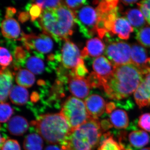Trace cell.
<instances>
[{"instance_id": "obj_1", "label": "cell", "mask_w": 150, "mask_h": 150, "mask_svg": "<svg viewBox=\"0 0 150 150\" xmlns=\"http://www.w3.org/2000/svg\"><path fill=\"white\" fill-rule=\"evenodd\" d=\"M143 79L142 71L133 64L115 66L113 74L103 84V90L111 100L129 97L138 88Z\"/></svg>"}, {"instance_id": "obj_2", "label": "cell", "mask_w": 150, "mask_h": 150, "mask_svg": "<svg viewBox=\"0 0 150 150\" xmlns=\"http://www.w3.org/2000/svg\"><path fill=\"white\" fill-rule=\"evenodd\" d=\"M103 133L99 119L91 118L71 130L60 145L62 150H94L99 145Z\"/></svg>"}, {"instance_id": "obj_3", "label": "cell", "mask_w": 150, "mask_h": 150, "mask_svg": "<svg viewBox=\"0 0 150 150\" xmlns=\"http://www.w3.org/2000/svg\"><path fill=\"white\" fill-rule=\"evenodd\" d=\"M38 133L46 142L52 144H60L71 131L66 119L61 113L40 115L31 122Z\"/></svg>"}, {"instance_id": "obj_4", "label": "cell", "mask_w": 150, "mask_h": 150, "mask_svg": "<svg viewBox=\"0 0 150 150\" xmlns=\"http://www.w3.org/2000/svg\"><path fill=\"white\" fill-rule=\"evenodd\" d=\"M60 113L66 119L71 130L77 128L91 118L85 102L74 97L67 98L62 104Z\"/></svg>"}, {"instance_id": "obj_5", "label": "cell", "mask_w": 150, "mask_h": 150, "mask_svg": "<svg viewBox=\"0 0 150 150\" xmlns=\"http://www.w3.org/2000/svg\"><path fill=\"white\" fill-rule=\"evenodd\" d=\"M75 22L84 37L90 38L97 35V25L98 16L96 10L92 7L86 6L74 11Z\"/></svg>"}, {"instance_id": "obj_6", "label": "cell", "mask_w": 150, "mask_h": 150, "mask_svg": "<svg viewBox=\"0 0 150 150\" xmlns=\"http://www.w3.org/2000/svg\"><path fill=\"white\" fill-rule=\"evenodd\" d=\"M107 43L105 55L114 66L131 64V48L126 42L111 38L105 40Z\"/></svg>"}, {"instance_id": "obj_7", "label": "cell", "mask_w": 150, "mask_h": 150, "mask_svg": "<svg viewBox=\"0 0 150 150\" xmlns=\"http://www.w3.org/2000/svg\"><path fill=\"white\" fill-rule=\"evenodd\" d=\"M118 142L124 150H137L149 144L150 136L146 131L136 130L128 133L122 131L118 135Z\"/></svg>"}, {"instance_id": "obj_8", "label": "cell", "mask_w": 150, "mask_h": 150, "mask_svg": "<svg viewBox=\"0 0 150 150\" xmlns=\"http://www.w3.org/2000/svg\"><path fill=\"white\" fill-rule=\"evenodd\" d=\"M54 10L62 40H67L69 39V36L72 35L74 32L73 29L76 23L74 13L65 5V3L54 9Z\"/></svg>"}, {"instance_id": "obj_9", "label": "cell", "mask_w": 150, "mask_h": 150, "mask_svg": "<svg viewBox=\"0 0 150 150\" xmlns=\"http://www.w3.org/2000/svg\"><path fill=\"white\" fill-rule=\"evenodd\" d=\"M18 40L22 42L27 51L34 50L43 54L49 53L53 49V41L49 35L45 33L35 35L23 33L21 37Z\"/></svg>"}, {"instance_id": "obj_10", "label": "cell", "mask_w": 150, "mask_h": 150, "mask_svg": "<svg viewBox=\"0 0 150 150\" xmlns=\"http://www.w3.org/2000/svg\"><path fill=\"white\" fill-rule=\"evenodd\" d=\"M60 55L62 65L67 69H74L83 59L77 46L69 39L65 40Z\"/></svg>"}, {"instance_id": "obj_11", "label": "cell", "mask_w": 150, "mask_h": 150, "mask_svg": "<svg viewBox=\"0 0 150 150\" xmlns=\"http://www.w3.org/2000/svg\"><path fill=\"white\" fill-rule=\"evenodd\" d=\"M143 79L134 92L135 102L140 108L150 105V67L142 71Z\"/></svg>"}, {"instance_id": "obj_12", "label": "cell", "mask_w": 150, "mask_h": 150, "mask_svg": "<svg viewBox=\"0 0 150 150\" xmlns=\"http://www.w3.org/2000/svg\"><path fill=\"white\" fill-rule=\"evenodd\" d=\"M84 102L88 112L91 118L98 119L105 111L107 103L99 95H91L86 98Z\"/></svg>"}, {"instance_id": "obj_13", "label": "cell", "mask_w": 150, "mask_h": 150, "mask_svg": "<svg viewBox=\"0 0 150 150\" xmlns=\"http://www.w3.org/2000/svg\"><path fill=\"white\" fill-rule=\"evenodd\" d=\"M92 67L95 72L102 79V86L113 74L115 68V66L104 56H99L95 59Z\"/></svg>"}, {"instance_id": "obj_14", "label": "cell", "mask_w": 150, "mask_h": 150, "mask_svg": "<svg viewBox=\"0 0 150 150\" xmlns=\"http://www.w3.org/2000/svg\"><path fill=\"white\" fill-rule=\"evenodd\" d=\"M68 83L70 92L77 98L83 99L88 95L91 88L86 79L70 76Z\"/></svg>"}, {"instance_id": "obj_15", "label": "cell", "mask_w": 150, "mask_h": 150, "mask_svg": "<svg viewBox=\"0 0 150 150\" xmlns=\"http://www.w3.org/2000/svg\"><path fill=\"white\" fill-rule=\"evenodd\" d=\"M149 58L146 50L141 45L134 43L131 46V64L138 67L141 71L149 67L148 63Z\"/></svg>"}, {"instance_id": "obj_16", "label": "cell", "mask_w": 150, "mask_h": 150, "mask_svg": "<svg viewBox=\"0 0 150 150\" xmlns=\"http://www.w3.org/2000/svg\"><path fill=\"white\" fill-rule=\"evenodd\" d=\"M13 76L10 70L2 68L0 72V100L5 102L12 86Z\"/></svg>"}, {"instance_id": "obj_17", "label": "cell", "mask_w": 150, "mask_h": 150, "mask_svg": "<svg viewBox=\"0 0 150 150\" xmlns=\"http://www.w3.org/2000/svg\"><path fill=\"white\" fill-rule=\"evenodd\" d=\"M134 31V28L127 19L118 17L113 25L111 34L112 36L116 35L120 39L127 40Z\"/></svg>"}, {"instance_id": "obj_18", "label": "cell", "mask_w": 150, "mask_h": 150, "mask_svg": "<svg viewBox=\"0 0 150 150\" xmlns=\"http://www.w3.org/2000/svg\"><path fill=\"white\" fill-rule=\"evenodd\" d=\"M29 128L27 120L24 117L16 115L11 118L8 124V129L11 135L22 136Z\"/></svg>"}, {"instance_id": "obj_19", "label": "cell", "mask_w": 150, "mask_h": 150, "mask_svg": "<svg viewBox=\"0 0 150 150\" xmlns=\"http://www.w3.org/2000/svg\"><path fill=\"white\" fill-rule=\"evenodd\" d=\"M1 28L3 35L9 39L17 38L20 34L19 25L14 18H6L4 20L1 24Z\"/></svg>"}, {"instance_id": "obj_20", "label": "cell", "mask_w": 150, "mask_h": 150, "mask_svg": "<svg viewBox=\"0 0 150 150\" xmlns=\"http://www.w3.org/2000/svg\"><path fill=\"white\" fill-rule=\"evenodd\" d=\"M109 120L115 129H126L129 125V115L125 110L122 109H115L113 110L110 114Z\"/></svg>"}, {"instance_id": "obj_21", "label": "cell", "mask_w": 150, "mask_h": 150, "mask_svg": "<svg viewBox=\"0 0 150 150\" xmlns=\"http://www.w3.org/2000/svg\"><path fill=\"white\" fill-rule=\"evenodd\" d=\"M124 15L134 27L136 32L146 25V19L141 11L138 9H128L124 13Z\"/></svg>"}, {"instance_id": "obj_22", "label": "cell", "mask_w": 150, "mask_h": 150, "mask_svg": "<svg viewBox=\"0 0 150 150\" xmlns=\"http://www.w3.org/2000/svg\"><path fill=\"white\" fill-rule=\"evenodd\" d=\"M88 56L98 57L102 55L105 49L104 43L98 38L95 37L88 40L84 48Z\"/></svg>"}, {"instance_id": "obj_23", "label": "cell", "mask_w": 150, "mask_h": 150, "mask_svg": "<svg viewBox=\"0 0 150 150\" xmlns=\"http://www.w3.org/2000/svg\"><path fill=\"white\" fill-rule=\"evenodd\" d=\"M9 96L13 103L22 105L27 103L29 94L26 88L21 86H14L11 89Z\"/></svg>"}, {"instance_id": "obj_24", "label": "cell", "mask_w": 150, "mask_h": 150, "mask_svg": "<svg viewBox=\"0 0 150 150\" xmlns=\"http://www.w3.org/2000/svg\"><path fill=\"white\" fill-rule=\"evenodd\" d=\"M98 150H124L109 131L103 134Z\"/></svg>"}, {"instance_id": "obj_25", "label": "cell", "mask_w": 150, "mask_h": 150, "mask_svg": "<svg viewBox=\"0 0 150 150\" xmlns=\"http://www.w3.org/2000/svg\"><path fill=\"white\" fill-rule=\"evenodd\" d=\"M16 81L21 86L29 88L35 82V78L31 72L25 69H21L17 73Z\"/></svg>"}, {"instance_id": "obj_26", "label": "cell", "mask_w": 150, "mask_h": 150, "mask_svg": "<svg viewBox=\"0 0 150 150\" xmlns=\"http://www.w3.org/2000/svg\"><path fill=\"white\" fill-rule=\"evenodd\" d=\"M23 146L25 150H42L43 139L38 134H30L25 139Z\"/></svg>"}, {"instance_id": "obj_27", "label": "cell", "mask_w": 150, "mask_h": 150, "mask_svg": "<svg viewBox=\"0 0 150 150\" xmlns=\"http://www.w3.org/2000/svg\"><path fill=\"white\" fill-rule=\"evenodd\" d=\"M26 68L34 74H40L44 69V62L39 57L31 56L25 62Z\"/></svg>"}, {"instance_id": "obj_28", "label": "cell", "mask_w": 150, "mask_h": 150, "mask_svg": "<svg viewBox=\"0 0 150 150\" xmlns=\"http://www.w3.org/2000/svg\"><path fill=\"white\" fill-rule=\"evenodd\" d=\"M119 1L114 0H105L99 2L96 8L98 16L109 13L118 6Z\"/></svg>"}, {"instance_id": "obj_29", "label": "cell", "mask_w": 150, "mask_h": 150, "mask_svg": "<svg viewBox=\"0 0 150 150\" xmlns=\"http://www.w3.org/2000/svg\"><path fill=\"white\" fill-rule=\"evenodd\" d=\"M137 41L146 48H150V26L147 25L136 32Z\"/></svg>"}, {"instance_id": "obj_30", "label": "cell", "mask_w": 150, "mask_h": 150, "mask_svg": "<svg viewBox=\"0 0 150 150\" xmlns=\"http://www.w3.org/2000/svg\"><path fill=\"white\" fill-rule=\"evenodd\" d=\"M13 112V109L8 103H1L0 105V121L1 123H5L9 120Z\"/></svg>"}, {"instance_id": "obj_31", "label": "cell", "mask_w": 150, "mask_h": 150, "mask_svg": "<svg viewBox=\"0 0 150 150\" xmlns=\"http://www.w3.org/2000/svg\"><path fill=\"white\" fill-rule=\"evenodd\" d=\"M40 6L43 10L52 9L59 7L64 4L62 1H33Z\"/></svg>"}, {"instance_id": "obj_32", "label": "cell", "mask_w": 150, "mask_h": 150, "mask_svg": "<svg viewBox=\"0 0 150 150\" xmlns=\"http://www.w3.org/2000/svg\"><path fill=\"white\" fill-rule=\"evenodd\" d=\"M26 9L29 11L30 19L32 21H35L37 18H39L43 12L42 8L34 3L28 4L26 7Z\"/></svg>"}, {"instance_id": "obj_33", "label": "cell", "mask_w": 150, "mask_h": 150, "mask_svg": "<svg viewBox=\"0 0 150 150\" xmlns=\"http://www.w3.org/2000/svg\"><path fill=\"white\" fill-rule=\"evenodd\" d=\"M86 80L91 88H101L102 84V79L95 72H92L87 77Z\"/></svg>"}, {"instance_id": "obj_34", "label": "cell", "mask_w": 150, "mask_h": 150, "mask_svg": "<svg viewBox=\"0 0 150 150\" xmlns=\"http://www.w3.org/2000/svg\"><path fill=\"white\" fill-rule=\"evenodd\" d=\"M0 63L2 68H6L12 61V57L6 48H0Z\"/></svg>"}, {"instance_id": "obj_35", "label": "cell", "mask_w": 150, "mask_h": 150, "mask_svg": "<svg viewBox=\"0 0 150 150\" xmlns=\"http://www.w3.org/2000/svg\"><path fill=\"white\" fill-rule=\"evenodd\" d=\"M138 125L141 129L150 132V112H146L140 115L138 119Z\"/></svg>"}, {"instance_id": "obj_36", "label": "cell", "mask_w": 150, "mask_h": 150, "mask_svg": "<svg viewBox=\"0 0 150 150\" xmlns=\"http://www.w3.org/2000/svg\"><path fill=\"white\" fill-rule=\"evenodd\" d=\"M72 72L74 76L82 78H84L88 74V70L84 64L83 59L81 61L80 63L75 69L72 70Z\"/></svg>"}, {"instance_id": "obj_37", "label": "cell", "mask_w": 150, "mask_h": 150, "mask_svg": "<svg viewBox=\"0 0 150 150\" xmlns=\"http://www.w3.org/2000/svg\"><path fill=\"white\" fill-rule=\"evenodd\" d=\"M14 56L16 60V64L22 65L26 61L27 54L26 51L23 50V48L21 46H18L14 52Z\"/></svg>"}, {"instance_id": "obj_38", "label": "cell", "mask_w": 150, "mask_h": 150, "mask_svg": "<svg viewBox=\"0 0 150 150\" xmlns=\"http://www.w3.org/2000/svg\"><path fill=\"white\" fill-rule=\"evenodd\" d=\"M1 150H21L18 142L12 139L6 140L1 147Z\"/></svg>"}, {"instance_id": "obj_39", "label": "cell", "mask_w": 150, "mask_h": 150, "mask_svg": "<svg viewBox=\"0 0 150 150\" xmlns=\"http://www.w3.org/2000/svg\"><path fill=\"white\" fill-rule=\"evenodd\" d=\"M65 5L73 11L79 9L82 6L86 5L87 1H64Z\"/></svg>"}, {"instance_id": "obj_40", "label": "cell", "mask_w": 150, "mask_h": 150, "mask_svg": "<svg viewBox=\"0 0 150 150\" xmlns=\"http://www.w3.org/2000/svg\"><path fill=\"white\" fill-rule=\"evenodd\" d=\"M100 124L103 134L108 132L113 127L109 119H103L100 121Z\"/></svg>"}, {"instance_id": "obj_41", "label": "cell", "mask_w": 150, "mask_h": 150, "mask_svg": "<svg viewBox=\"0 0 150 150\" xmlns=\"http://www.w3.org/2000/svg\"><path fill=\"white\" fill-rule=\"evenodd\" d=\"M116 104L113 102H108L106 104L105 112L107 114H110L111 112L115 110L116 108Z\"/></svg>"}, {"instance_id": "obj_42", "label": "cell", "mask_w": 150, "mask_h": 150, "mask_svg": "<svg viewBox=\"0 0 150 150\" xmlns=\"http://www.w3.org/2000/svg\"><path fill=\"white\" fill-rule=\"evenodd\" d=\"M30 17L29 13L28 12H23L19 14L18 20L21 23H24L28 20Z\"/></svg>"}, {"instance_id": "obj_43", "label": "cell", "mask_w": 150, "mask_h": 150, "mask_svg": "<svg viewBox=\"0 0 150 150\" xmlns=\"http://www.w3.org/2000/svg\"><path fill=\"white\" fill-rule=\"evenodd\" d=\"M16 13V10L13 7H8L6 9V18H11L14 14Z\"/></svg>"}, {"instance_id": "obj_44", "label": "cell", "mask_w": 150, "mask_h": 150, "mask_svg": "<svg viewBox=\"0 0 150 150\" xmlns=\"http://www.w3.org/2000/svg\"><path fill=\"white\" fill-rule=\"evenodd\" d=\"M121 2L125 6H132L134 5V4H137L139 3V1L138 0H123L121 1Z\"/></svg>"}, {"instance_id": "obj_45", "label": "cell", "mask_w": 150, "mask_h": 150, "mask_svg": "<svg viewBox=\"0 0 150 150\" xmlns=\"http://www.w3.org/2000/svg\"><path fill=\"white\" fill-rule=\"evenodd\" d=\"M140 4L143 5V6L146 7L148 9L150 10V0H147V1H139Z\"/></svg>"}, {"instance_id": "obj_46", "label": "cell", "mask_w": 150, "mask_h": 150, "mask_svg": "<svg viewBox=\"0 0 150 150\" xmlns=\"http://www.w3.org/2000/svg\"><path fill=\"white\" fill-rule=\"evenodd\" d=\"M45 150H62L58 146L54 145H50L46 147Z\"/></svg>"}, {"instance_id": "obj_47", "label": "cell", "mask_w": 150, "mask_h": 150, "mask_svg": "<svg viewBox=\"0 0 150 150\" xmlns=\"http://www.w3.org/2000/svg\"><path fill=\"white\" fill-rule=\"evenodd\" d=\"M38 98H39V96H38V94L36 93L33 92V93L32 96H31V98H32V100H33V101H35V100L36 101Z\"/></svg>"}, {"instance_id": "obj_48", "label": "cell", "mask_w": 150, "mask_h": 150, "mask_svg": "<svg viewBox=\"0 0 150 150\" xmlns=\"http://www.w3.org/2000/svg\"><path fill=\"white\" fill-rule=\"evenodd\" d=\"M140 150H150V147H147L142 149Z\"/></svg>"}, {"instance_id": "obj_49", "label": "cell", "mask_w": 150, "mask_h": 150, "mask_svg": "<svg viewBox=\"0 0 150 150\" xmlns=\"http://www.w3.org/2000/svg\"><path fill=\"white\" fill-rule=\"evenodd\" d=\"M148 64H149V66L150 67V58H149V63H148Z\"/></svg>"}, {"instance_id": "obj_50", "label": "cell", "mask_w": 150, "mask_h": 150, "mask_svg": "<svg viewBox=\"0 0 150 150\" xmlns=\"http://www.w3.org/2000/svg\"><path fill=\"white\" fill-rule=\"evenodd\" d=\"M147 22L148 23H149V24L150 25V18L147 21Z\"/></svg>"}]
</instances>
